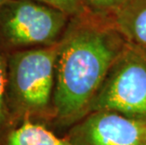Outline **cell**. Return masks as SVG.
<instances>
[{
    "mask_svg": "<svg viewBox=\"0 0 146 145\" xmlns=\"http://www.w3.org/2000/svg\"><path fill=\"white\" fill-rule=\"evenodd\" d=\"M126 42L110 17L87 11L71 18L56 63L52 130H68L91 113L95 96Z\"/></svg>",
    "mask_w": 146,
    "mask_h": 145,
    "instance_id": "cell-1",
    "label": "cell"
},
{
    "mask_svg": "<svg viewBox=\"0 0 146 145\" xmlns=\"http://www.w3.org/2000/svg\"><path fill=\"white\" fill-rule=\"evenodd\" d=\"M58 51L60 42L7 54V102L15 126L31 122L51 127Z\"/></svg>",
    "mask_w": 146,
    "mask_h": 145,
    "instance_id": "cell-2",
    "label": "cell"
},
{
    "mask_svg": "<svg viewBox=\"0 0 146 145\" xmlns=\"http://www.w3.org/2000/svg\"><path fill=\"white\" fill-rule=\"evenodd\" d=\"M71 17L36 0H7L0 6V47L7 54L58 44Z\"/></svg>",
    "mask_w": 146,
    "mask_h": 145,
    "instance_id": "cell-3",
    "label": "cell"
},
{
    "mask_svg": "<svg viewBox=\"0 0 146 145\" xmlns=\"http://www.w3.org/2000/svg\"><path fill=\"white\" fill-rule=\"evenodd\" d=\"M112 111L146 124V50L126 42L95 96L91 112Z\"/></svg>",
    "mask_w": 146,
    "mask_h": 145,
    "instance_id": "cell-4",
    "label": "cell"
},
{
    "mask_svg": "<svg viewBox=\"0 0 146 145\" xmlns=\"http://www.w3.org/2000/svg\"><path fill=\"white\" fill-rule=\"evenodd\" d=\"M146 124L122 114L92 111L65 131L71 145H145Z\"/></svg>",
    "mask_w": 146,
    "mask_h": 145,
    "instance_id": "cell-5",
    "label": "cell"
},
{
    "mask_svg": "<svg viewBox=\"0 0 146 145\" xmlns=\"http://www.w3.org/2000/svg\"><path fill=\"white\" fill-rule=\"evenodd\" d=\"M108 17L126 42L146 50V0H127Z\"/></svg>",
    "mask_w": 146,
    "mask_h": 145,
    "instance_id": "cell-6",
    "label": "cell"
},
{
    "mask_svg": "<svg viewBox=\"0 0 146 145\" xmlns=\"http://www.w3.org/2000/svg\"><path fill=\"white\" fill-rule=\"evenodd\" d=\"M0 145H71L64 136L42 123L24 122L13 127L0 140Z\"/></svg>",
    "mask_w": 146,
    "mask_h": 145,
    "instance_id": "cell-7",
    "label": "cell"
},
{
    "mask_svg": "<svg viewBox=\"0 0 146 145\" xmlns=\"http://www.w3.org/2000/svg\"><path fill=\"white\" fill-rule=\"evenodd\" d=\"M7 56L0 47V140L15 127L7 102Z\"/></svg>",
    "mask_w": 146,
    "mask_h": 145,
    "instance_id": "cell-8",
    "label": "cell"
},
{
    "mask_svg": "<svg viewBox=\"0 0 146 145\" xmlns=\"http://www.w3.org/2000/svg\"><path fill=\"white\" fill-rule=\"evenodd\" d=\"M36 1L57 9L71 18L78 16L88 11L82 0H36Z\"/></svg>",
    "mask_w": 146,
    "mask_h": 145,
    "instance_id": "cell-9",
    "label": "cell"
},
{
    "mask_svg": "<svg viewBox=\"0 0 146 145\" xmlns=\"http://www.w3.org/2000/svg\"><path fill=\"white\" fill-rule=\"evenodd\" d=\"M82 1L88 11L108 17L127 0H82Z\"/></svg>",
    "mask_w": 146,
    "mask_h": 145,
    "instance_id": "cell-10",
    "label": "cell"
},
{
    "mask_svg": "<svg viewBox=\"0 0 146 145\" xmlns=\"http://www.w3.org/2000/svg\"><path fill=\"white\" fill-rule=\"evenodd\" d=\"M5 1H7V0H0V6H1L3 3H4Z\"/></svg>",
    "mask_w": 146,
    "mask_h": 145,
    "instance_id": "cell-11",
    "label": "cell"
},
{
    "mask_svg": "<svg viewBox=\"0 0 146 145\" xmlns=\"http://www.w3.org/2000/svg\"><path fill=\"white\" fill-rule=\"evenodd\" d=\"M145 145H146V133H145Z\"/></svg>",
    "mask_w": 146,
    "mask_h": 145,
    "instance_id": "cell-12",
    "label": "cell"
}]
</instances>
